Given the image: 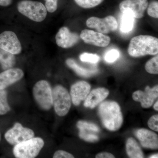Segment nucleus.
Segmentation results:
<instances>
[{
	"mask_svg": "<svg viewBox=\"0 0 158 158\" xmlns=\"http://www.w3.org/2000/svg\"><path fill=\"white\" fill-rule=\"evenodd\" d=\"M98 113L103 125L108 130L114 131L121 127L123 118L120 106L116 102H102L99 106Z\"/></svg>",
	"mask_w": 158,
	"mask_h": 158,
	"instance_id": "1",
	"label": "nucleus"
},
{
	"mask_svg": "<svg viewBox=\"0 0 158 158\" xmlns=\"http://www.w3.org/2000/svg\"><path fill=\"white\" fill-rule=\"evenodd\" d=\"M128 53L131 57H140L158 53V39L149 35H139L131 39Z\"/></svg>",
	"mask_w": 158,
	"mask_h": 158,
	"instance_id": "2",
	"label": "nucleus"
},
{
	"mask_svg": "<svg viewBox=\"0 0 158 158\" xmlns=\"http://www.w3.org/2000/svg\"><path fill=\"white\" fill-rule=\"evenodd\" d=\"M17 8L20 13L36 22L43 21L47 15L45 6L37 1L23 0L18 3Z\"/></svg>",
	"mask_w": 158,
	"mask_h": 158,
	"instance_id": "3",
	"label": "nucleus"
},
{
	"mask_svg": "<svg viewBox=\"0 0 158 158\" xmlns=\"http://www.w3.org/2000/svg\"><path fill=\"white\" fill-rule=\"evenodd\" d=\"M42 138H33L15 145L13 152L17 158H34L39 154L44 146Z\"/></svg>",
	"mask_w": 158,
	"mask_h": 158,
	"instance_id": "4",
	"label": "nucleus"
},
{
	"mask_svg": "<svg viewBox=\"0 0 158 158\" xmlns=\"http://www.w3.org/2000/svg\"><path fill=\"white\" fill-rule=\"evenodd\" d=\"M53 106L56 113L60 116H65L71 106V98L68 90L61 85L52 90Z\"/></svg>",
	"mask_w": 158,
	"mask_h": 158,
	"instance_id": "5",
	"label": "nucleus"
},
{
	"mask_svg": "<svg viewBox=\"0 0 158 158\" xmlns=\"http://www.w3.org/2000/svg\"><path fill=\"white\" fill-rule=\"evenodd\" d=\"M33 95L39 106L43 110H50L53 106L52 90L49 83L45 80L39 81L34 85Z\"/></svg>",
	"mask_w": 158,
	"mask_h": 158,
	"instance_id": "6",
	"label": "nucleus"
},
{
	"mask_svg": "<svg viewBox=\"0 0 158 158\" xmlns=\"http://www.w3.org/2000/svg\"><path fill=\"white\" fill-rule=\"evenodd\" d=\"M34 136L33 130L23 127L19 123H15L14 127L7 131L5 135L6 141L13 145L33 138Z\"/></svg>",
	"mask_w": 158,
	"mask_h": 158,
	"instance_id": "7",
	"label": "nucleus"
},
{
	"mask_svg": "<svg viewBox=\"0 0 158 158\" xmlns=\"http://www.w3.org/2000/svg\"><path fill=\"white\" fill-rule=\"evenodd\" d=\"M86 25L90 28L95 29L99 33L107 34L118 28V23L114 16L109 15L104 18L96 17L89 18Z\"/></svg>",
	"mask_w": 158,
	"mask_h": 158,
	"instance_id": "8",
	"label": "nucleus"
},
{
	"mask_svg": "<svg viewBox=\"0 0 158 158\" xmlns=\"http://www.w3.org/2000/svg\"><path fill=\"white\" fill-rule=\"evenodd\" d=\"M0 48L14 55L20 53L22 49L17 35L11 31H4L0 34Z\"/></svg>",
	"mask_w": 158,
	"mask_h": 158,
	"instance_id": "9",
	"label": "nucleus"
},
{
	"mask_svg": "<svg viewBox=\"0 0 158 158\" xmlns=\"http://www.w3.org/2000/svg\"><path fill=\"white\" fill-rule=\"evenodd\" d=\"M148 5V0H124L119 4V9L122 13L128 11L135 19H141L144 16Z\"/></svg>",
	"mask_w": 158,
	"mask_h": 158,
	"instance_id": "10",
	"label": "nucleus"
},
{
	"mask_svg": "<svg viewBox=\"0 0 158 158\" xmlns=\"http://www.w3.org/2000/svg\"><path fill=\"white\" fill-rule=\"evenodd\" d=\"M80 37L85 43L99 47L107 46L110 44L111 40L109 36L88 29H85L81 31Z\"/></svg>",
	"mask_w": 158,
	"mask_h": 158,
	"instance_id": "11",
	"label": "nucleus"
},
{
	"mask_svg": "<svg viewBox=\"0 0 158 158\" xmlns=\"http://www.w3.org/2000/svg\"><path fill=\"white\" fill-rule=\"evenodd\" d=\"M158 97V86L151 88L148 86L145 88V91L137 90L133 93V99L136 102H140L143 108H149Z\"/></svg>",
	"mask_w": 158,
	"mask_h": 158,
	"instance_id": "12",
	"label": "nucleus"
},
{
	"mask_svg": "<svg viewBox=\"0 0 158 158\" xmlns=\"http://www.w3.org/2000/svg\"><path fill=\"white\" fill-rule=\"evenodd\" d=\"M79 37L77 34L72 33L67 27H64L59 29L56 36L57 45L63 48L72 47L78 42Z\"/></svg>",
	"mask_w": 158,
	"mask_h": 158,
	"instance_id": "13",
	"label": "nucleus"
},
{
	"mask_svg": "<svg viewBox=\"0 0 158 158\" xmlns=\"http://www.w3.org/2000/svg\"><path fill=\"white\" fill-rule=\"evenodd\" d=\"M90 85L84 81H79L72 86L70 96L74 105L78 106L81 102L85 100L90 93Z\"/></svg>",
	"mask_w": 158,
	"mask_h": 158,
	"instance_id": "14",
	"label": "nucleus"
},
{
	"mask_svg": "<svg viewBox=\"0 0 158 158\" xmlns=\"http://www.w3.org/2000/svg\"><path fill=\"white\" fill-rule=\"evenodd\" d=\"M24 76L23 71L19 68H10L0 73V90H4L16 83Z\"/></svg>",
	"mask_w": 158,
	"mask_h": 158,
	"instance_id": "15",
	"label": "nucleus"
},
{
	"mask_svg": "<svg viewBox=\"0 0 158 158\" xmlns=\"http://www.w3.org/2000/svg\"><path fill=\"white\" fill-rule=\"evenodd\" d=\"M136 135L143 147L152 149H158V135L155 133L142 128L136 131Z\"/></svg>",
	"mask_w": 158,
	"mask_h": 158,
	"instance_id": "16",
	"label": "nucleus"
},
{
	"mask_svg": "<svg viewBox=\"0 0 158 158\" xmlns=\"http://www.w3.org/2000/svg\"><path fill=\"white\" fill-rule=\"evenodd\" d=\"M109 91L106 88H99L92 90L85 99L84 106L93 109L107 97Z\"/></svg>",
	"mask_w": 158,
	"mask_h": 158,
	"instance_id": "17",
	"label": "nucleus"
},
{
	"mask_svg": "<svg viewBox=\"0 0 158 158\" xmlns=\"http://www.w3.org/2000/svg\"><path fill=\"white\" fill-rule=\"evenodd\" d=\"M127 152L131 158H143L144 155L141 148L134 138H130L127 139L126 143Z\"/></svg>",
	"mask_w": 158,
	"mask_h": 158,
	"instance_id": "18",
	"label": "nucleus"
},
{
	"mask_svg": "<svg viewBox=\"0 0 158 158\" xmlns=\"http://www.w3.org/2000/svg\"><path fill=\"white\" fill-rule=\"evenodd\" d=\"M65 62L69 67L73 69L76 73L80 76L88 77L93 75L97 72V69L90 70L81 67L77 64V62L73 59H67Z\"/></svg>",
	"mask_w": 158,
	"mask_h": 158,
	"instance_id": "19",
	"label": "nucleus"
},
{
	"mask_svg": "<svg viewBox=\"0 0 158 158\" xmlns=\"http://www.w3.org/2000/svg\"><path fill=\"white\" fill-rule=\"evenodd\" d=\"M0 64L4 70L12 68L15 64L14 55L0 48Z\"/></svg>",
	"mask_w": 158,
	"mask_h": 158,
	"instance_id": "20",
	"label": "nucleus"
},
{
	"mask_svg": "<svg viewBox=\"0 0 158 158\" xmlns=\"http://www.w3.org/2000/svg\"><path fill=\"white\" fill-rule=\"evenodd\" d=\"M123 13L120 30L123 33H128L133 29L135 18L131 12L126 11Z\"/></svg>",
	"mask_w": 158,
	"mask_h": 158,
	"instance_id": "21",
	"label": "nucleus"
},
{
	"mask_svg": "<svg viewBox=\"0 0 158 158\" xmlns=\"http://www.w3.org/2000/svg\"><path fill=\"white\" fill-rule=\"evenodd\" d=\"M10 110L6 90H0V115H5Z\"/></svg>",
	"mask_w": 158,
	"mask_h": 158,
	"instance_id": "22",
	"label": "nucleus"
},
{
	"mask_svg": "<svg viewBox=\"0 0 158 158\" xmlns=\"http://www.w3.org/2000/svg\"><path fill=\"white\" fill-rule=\"evenodd\" d=\"M145 70L148 73L152 74L158 73V56L150 59L145 64Z\"/></svg>",
	"mask_w": 158,
	"mask_h": 158,
	"instance_id": "23",
	"label": "nucleus"
},
{
	"mask_svg": "<svg viewBox=\"0 0 158 158\" xmlns=\"http://www.w3.org/2000/svg\"><path fill=\"white\" fill-rule=\"evenodd\" d=\"M80 7L84 9L94 8L102 2L104 0H74Z\"/></svg>",
	"mask_w": 158,
	"mask_h": 158,
	"instance_id": "24",
	"label": "nucleus"
},
{
	"mask_svg": "<svg viewBox=\"0 0 158 158\" xmlns=\"http://www.w3.org/2000/svg\"><path fill=\"white\" fill-rule=\"evenodd\" d=\"M80 59L82 62L96 63L99 61L100 57L96 54L85 52L80 55Z\"/></svg>",
	"mask_w": 158,
	"mask_h": 158,
	"instance_id": "25",
	"label": "nucleus"
},
{
	"mask_svg": "<svg viewBox=\"0 0 158 158\" xmlns=\"http://www.w3.org/2000/svg\"><path fill=\"white\" fill-rule=\"evenodd\" d=\"M77 126L78 129H83L94 132H99L100 131L98 127L96 125L86 121H79L77 123Z\"/></svg>",
	"mask_w": 158,
	"mask_h": 158,
	"instance_id": "26",
	"label": "nucleus"
},
{
	"mask_svg": "<svg viewBox=\"0 0 158 158\" xmlns=\"http://www.w3.org/2000/svg\"><path fill=\"white\" fill-rule=\"evenodd\" d=\"M119 56V52L116 49H111L108 51L104 56V59L106 62L112 63L115 62Z\"/></svg>",
	"mask_w": 158,
	"mask_h": 158,
	"instance_id": "27",
	"label": "nucleus"
},
{
	"mask_svg": "<svg viewBox=\"0 0 158 158\" xmlns=\"http://www.w3.org/2000/svg\"><path fill=\"white\" fill-rule=\"evenodd\" d=\"M79 129L80 130L79 137L83 140L89 141V142H94L98 140V137L96 135L89 134L83 129Z\"/></svg>",
	"mask_w": 158,
	"mask_h": 158,
	"instance_id": "28",
	"label": "nucleus"
},
{
	"mask_svg": "<svg viewBox=\"0 0 158 158\" xmlns=\"http://www.w3.org/2000/svg\"><path fill=\"white\" fill-rule=\"evenodd\" d=\"M147 13L151 17L158 18V2L153 1L148 5L147 7Z\"/></svg>",
	"mask_w": 158,
	"mask_h": 158,
	"instance_id": "29",
	"label": "nucleus"
},
{
	"mask_svg": "<svg viewBox=\"0 0 158 158\" xmlns=\"http://www.w3.org/2000/svg\"><path fill=\"white\" fill-rule=\"evenodd\" d=\"M45 6L47 11L53 13L58 8V0H45Z\"/></svg>",
	"mask_w": 158,
	"mask_h": 158,
	"instance_id": "30",
	"label": "nucleus"
},
{
	"mask_svg": "<svg viewBox=\"0 0 158 158\" xmlns=\"http://www.w3.org/2000/svg\"><path fill=\"white\" fill-rule=\"evenodd\" d=\"M148 127L154 131H158V115H154L148 120Z\"/></svg>",
	"mask_w": 158,
	"mask_h": 158,
	"instance_id": "31",
	"label": "nucleus"
},
{
	"mask_svg": "<svg viewBox=\"0 0 158 158\" xmlns=\"http://www.w3.org/2000/svg\"><path fill=\"white\" fill-rule=\"evenodd\" d=\"M54 158H73L74 157L71 154L63 150H58L55 153Z\"/></svg>",
	"mask_w": 158,
	"mask_h": 158,
	"instance_id": "32",
	"label": "nucleus"
},
{
	"mask_svg": "<svg viewBox=\"0 0 158 158\" xmlns=\"http://www.w3.org/2000/svg\"><path fill=\"white\" fill-rule=\"evenodd\" d=\"M95 158H114V156L112 154L109 152H102L97 155Z\"/></svg>",
	"mask_w": 158,
	"mask_h": 158,
	"instance_id": "33",
	"label": "nucleus"
},
{
	"mask_svg": "<svg viewBox=\"0 0 158 158\" xmlns=\"http://www.w3.org/2000/svg\"><path fill=\"white\" fill-rule=\"evenodd\" d=\"M12 0H0V6L7 7L11 5Z\"/></svg>",
	"mask_w": 158,
	"mask_h": 158,
	"instance_id": "34",
	"label": "nucleus"
},
{
	"mask_svg": "<svg viewBox=\"0 0 158 158\" xmlns=\"http://www.w3.org/2000/svg\"><path fill=\"white\" fill-rule=\"evenodd\" d=\"M154 109L156 110V111H158V101L156 102L155 104L153 106Z\"/></svg>",
	"mask_w": 158,
	"mask_h": 158,
	"instance_id": "35",
	"label": "nucleus"
},
{
	"mask_svg": "<svg viewBox=\"0 0 158 158\" xmlns=\"http://www.w3.org/2000/svg\"><path fill=\"white\" fill-rule=\"evenodd\" d=\"M150 158H158V154H156L153 155L151 156L150 157Z\"/></svg>",
	"mask_w": 158,
	"mask_h": 158,
	"instance_id": "36",
	"label": "nucleus"
},
{
	"mask_svg": "<svg viewBox=\"0 0 158 158\" xmlns=\"http://www.w3.org/2000/svg\"><path fill=\"white\" fill-rule=\"evenodd\" d=\"M0 140H1V135H0Z\"/></svg>",
	"mask_w": 158,
	"mask_h": 158,
	"instance_id": "37",
	"label": "nucleus"
}]
</instances>
